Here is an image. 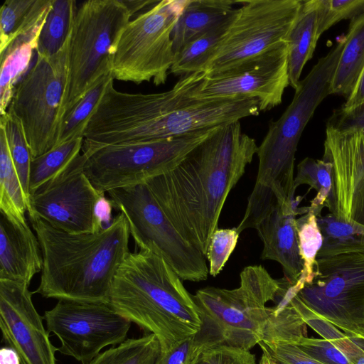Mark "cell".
I'll return each mask as SVG.
<instances>
[{
    "instance_id": "18",
    "label": "cell",
    "mask_w": 364,
    "mask_h": 364,
    "mask_svg": "<svg viewBox=\"0 0 364 364\" xmlns=\"http://www.w3.org/2000/svg\"><path fill=\"white\" fill-rule=\"evenodd\" d=\"M308 208L297 209L296 203H278L256 225L255 229L263 243L261 257L277 262L284 278L295 284L303 269L296 231V215Z\"/></svg>"
},
{
    "instance_id": "5",
    "label": "cell",
    "mask_w": 364,
    "mask_h": 364,
    "mask_svg": "<svg viewBox=\"0 0 364 364\" xmlns=\"http://www.w3.org/2000/svg\"><path fill=\"white\" fill-rule=\"evenodd\" d=\"M132 16L122 0H89L77 9L68 50L60 124L95 83L111 72L117 41Z\"/></svg>"
},
{
    "instance_id": "23",
    "label": "cell",
    "mask_w": 364,
    "mask_h": 364,
    "mask_svg": "<svg viewBox=\"0 0 364 364\" xmlns=\"http://www.w3.org/2000/svg\"><path fill=\"white\" fill-rule=\"evenodd\" d=\"M364 66V13L350 21L335 69L331 95L348 97Z\"/></svg>"
},
{
    "instance_id": "44",
    "label": "cell",
    "mask_w": 364,
    "mask_h": 364,
    "mask_svg": "<svg viewBox=\"0 0 364 364\" xmlns=\"http://www.w3.org/2000/svg\"><path fill=\"white\" fill-rule=\"evenodd\" d=\"M0 364H21L17 353L9 346L0 350Z\"/></svg>"
},
{
    "instance_id": "2",
    "label": "cell",
    "mask_w": 364,
    "mask_h": 364,
    "mask_svg": "<svg viewBox=\"0 0 364 364\" xmlns=\"http://www.w3.org/2000/svg\"><path fill=\"white\" fill-rule=\"evenodd\" d=\"M43 259L38 287L45 298L109 303L114 276L130 253L127 220L118 214L94 233H69L29 217Z\"/></svg>"
},
{
    "instance_id": "40",
    "label": "cell",
    "mask_w": 364,
    "mask_h": 364,
    "mask_svg": "<svg viewBox=\"0 0 364 364\" xmlns=\"http://www.w3.org/2000/svg\"><path fill=\"white\" fill-rule=\"evenodd\" d=\"M206 364H255V355L250 350L218 345L203 353Z\"/></svg>"
},
{
    "instance_id": "12",
    "label": "cell",
    "mask_w": 364,
    "mask_h": 364,
    "mask_svg": "<svg viewBox=\"0 0 364 364\" xmlns=\"http://www.w3.org/2000/svg\"><path fill=\"white\" fill-rule=\"evenodd\" d=\"M301 1H238L242 6L237 9L234 20L203 72L210 75L225 70L285 41Z\"/></svg>"
},
{
    "instance_id": "34",
    "label": "cell",
    "mask_w": 364,
    "mask_h": 364,
    "mask_svg": "<svg viewBox=\"0 0 364 364\" xmlns=\"http://www.w3.org/2000/svg\"><path fill=\"white\" fill-rule=\"evenodd\" d=\"M0 129L5 133L10 155L28 203L29 171L32 157L22 126L16 117L6 112L5 114L1 115Z\"/></svg>"
},
{
    "instance_id": "20",
    "label": "cell",
    "mask_w": 364,
    "mask_h": 364,
    "mask_svg": "<svg viewBox=\"0 0 364 364\" xmlns=\"http://www.w3.org/2000/svg\"><path fill=\"white\" fill-rule=\"evenodd\" d=\"M50 2L0 52V114L6 113L16 84L28 71L38 40L51 7Z\"/></svg>"
},
{
    "instance_id": "31",
    "label": "cell",
    "mask_w": 364,
    "mask_h": 364,
    "mask_svg": "<svg viewBox=\"0 0 364 364\" xmlns=\"http://www.w3.org/2000/svg\"><path fill=\"white\" fill-rule=\"evenodd\" d=\"M113 79L111 72L102 76L63 118L56 146L75 138L83 137L85 130L94 111L108 84Z\"/></svg>"
},
{
    "instance_id": "6",
    "label": "cell",
    "mask_w": 364,
    "mask_h": 364,
    "mask_svg": "<svg viewBox=\"0 0 364 364\" xmlns=\"http://www.w3.org/2000/svg\"><path fill=\"white\" fill-rule=\"evenodd\" d=\"M237 288L205 287L193 295L202 321L200 331L213 346L227 345L250 350L263 338L270 301L262 272L248 266Z\"/></svg>"
},
{
    "instance_id": "26",
    "label": "cell",
    "mask_w": 364,
    "mask_h": 364,
    "mask_svg": "<svg viewBox=\"0 0 364 364\" xmlns=\"http://www.w3.org/2000/svg\"><path fill=\"white\" fill-rule=\"evenodd\" d=\"M27 200L11 159L7 140L0 129V212L12 221L28 224Z\"/></svg>"
},
{
    "instance_id": "29",
    "label": "cell",
    "mask_w": 364,
    "mask_h": 364,
    "mask_svg": "<svg viewBox=\"0 0 364 364\" xmlns=\"http://www.w3.org/2000/svg\"><path fill=\"white\" fill-rule=\"evenodd\" d=\"M83 141V137L75 138L32 158L29 171V195L66 168L80 154Z\"/></svg>"
},
{
    "instance_id": "45",
    "label": "cell",
    "mask_w": 364,
    "mask_h": 364,
    "mask_svg": "<svg viewBox=\"0 0 364 364\" xmlns=\"http://www.w3.org/2000/svg\"><path fill=\"white\" fill-rule=\"evenodd\" d=\"M364 225V191L360 196L351 215V222Z\"/></svg>"
},
{
    "instance_id": "9",
    "label": "cell",
    "mask_w": 364,
    "mask_h": 364,
    "mask_svg": "<svg viewBox=\"0 0 364 364\" xmlns=\"http://www.w3.org/2000/svg\"><path fill=\"white\" fill-rule=\"evenodd\" d=\"M108 194L114 208L126 218L139 250L162 257L182 280L208 279L206 257L180 235L146 183L112 190Z\"/></svg>"
},
{
    "instance_id": "42",
    "label": "cell",
    "mask_w": 364,
    "mask_h": 364,
    "mask_svg": "<svg viewBox=\"0 0 364 364\" xmlns=\"http://www.w3.org/2000/svg\"><path fill=\"white\" fill-rule=\"evenodd\" d=\"M114 208L110 199L101 196L95 207V218L99 231L108 227L112 222V212Z\"/></svg>"
},
{
    "instance_id": "27",
    "label": "cell",
    "mask_w": 364,
    "mask_h": 364,
    "mask_svg": "<svg viewBox=\"0 0 364 364\" xmlns=\"http://www.w3.org/2000/svg\"><path fill=\"white\" fill-rule=\"evenodd\" d=\"M77 9L74 0H52L38 37L36 53L50 57L64 47L70 36Z\"/></svg>"
},
{
    "instance_id": "32",
    "label": "cell",
    "mask_w": 364,
    "mask_h": 364,
    "mask_svg": "<svg viewBox=\"0 0 364 364\" xmlns=\"http://www.w3.org/2000/svg\"><path fill=\"white\" fill-rule=\"evenodd\" d=\"M50 2V0H6L0 10V52Z\"/></svg>"
},
{
    "instance_id": "15",
    "label": "cell",
    "mask_w": 364,
    "mask_h": 364,
    "mask_svg": "<svg viewBox=\"0 0 364 364\" xmlns=\"http://www.w3.org/2000/svg\"><path fill=\"white\" fill-rule=\"evenodd\" d=\"M85 159L82 152L58 175L29 195V217H37L69 233L99 232L95 207L105 193L97 191L86 176Z\"/></svg>"
},
{
    "instance_id": "48",
    "label": "cell",
    "mask_w": 364,
    "mask_h": 364,
    "mask_svg": "<svg viewBox=\"0 0 364 364\" xmlns=\"http://www.w3.org/2000/svg\"><path fill=\"white\" fill-rule=\"evenodd\" d=\"M193 364H206V362L203 358V354L198 358V360Z\"/></svg>"
},
{
    "instance_id": "46",
    "label": "cell",
    "mask_w": 364,
    "mask_h": 364,
    "mask_svg": "<svg viewBox=\"0 0 364 364\" xmlns=\"http://www.w3.org/2000/svg\"><path fill=\"white\" fill-rule=\"evenodd\" d=\"M123 3L128 8L133 15L138 11L151 4H156L159 1L152 0H122Z\"/></svg>"
},
{
    "instance_id": "43",
    "label": "cell",
    "mask_w": 364,
    "mask_h": 364,
    "mask_svg": "<svg viewBox=\"0 0 364 364\" xmlns=\"http://www.w3.org/2000/svg\"><path fill=\"white\" fill-rule=\"evenodd\" d=\"M364 103V66L358 78L353 89L346 102L340 108L343 111H348Z\"/></svg>"
},
{
    "instance_id": "28",
    "label": "cell",
    "mask_w": 364,
    "mask_h": 364,
    "mask_svg": "<svg viewBox=\"0 0 364 364\" xmlns=\"http://www.w3.org/2000/svg\"><path fill=\"white\" fill-rule=\"evenodd\" d=\"M306 184L316 191V197L311 200L309 210L317 217L321 215L323 207L328 208L330 213L334 212V195L332 179V164L329 161L316 160L306 157L297 165V173L294 177V188Z\"/></svg>"
},
{
    "instance_id": "24",
    "label": "cell",
    "mask_w": 364,
    "mask_h": 364,
    "mask_svg": "<svg viewBox=\"0 0 364 364\" xmlns=\"http://www.w3.org/2000/svg\"><path fill=\"white\" fill-rule=\"evenodd\" d=\"M237 14L232 15L222 23L186 44L175 52L170 72L181 77L203 70L226 34Z\"/></svg>"
},
{
    "instance_id": "19",
    "label": "cell",
    "mask_w": 364,
    "mask_h": 364,
    "mask_svg": "<svg viewBox=\"0 0 364 364\" xmlns=\"http://www.w3.org/2000/svg\"><path fill=\"white\" fill-rule=\"evenodd\" d=\"M43 265L38 239L28 225L15 223L0 212V279L29 286Z\"/></svg>"
},
{
    "instance_id": "22",
    "label": "cell",
    "mask_w": 364,
    "mask_h": 364,
    "mask_svg": "<svg viewBox=\"0 0 364 364\" xmlns=\"http://www.w3.org/2000/svg\"><path fill=\"white\" fill-rule=\"evenodd\" d=\"M319 38L315 0L302 1L297 17L286 38L289 85L297 89L303 68L312 58Z\"/></svg>"
},
{
    "instance_id": "7",
    "label": "cell",
    "mask_w": 364,
    "mask_h": 364,
    "mask_svg": "<svg viewBox=\"0 0 364 364\" xmlns=\"http://www.w3.org/2000/svg\"><path fill=\"white\" fill-rule=\"evenodd\" d=\"M214 129L146 141L83 144L84 172L101 193L144 184L176 166Z\"/></svg>"
},
{
    "instance_id": "25",
    "label": "cell",
    "mask_w": 364,
    "mask_h": 364,
    "mask_svg": "<svg viewBox=\"0 0 364 364\" xmlns=\"http://www.w3.org/2000/svg\"><path fill=\"white\" fill-rule=\"evenodd\" d=\"M316 218L323 237L317 259L364 253V225L338 220L332 213Z\"/></svg>"
},
{
    "instance_id": "38",
    "label": "cell",
    "mask_w": 364,
    "mask_h": 364,
    "mask_svg": "<svg viewBox=\"0 0 364 364\" xmlns=\"http://www.w3.org/2000/svg\"><path fill=\"white\" fill-rule=\"evenodd\" d=\"M258 345L275 364H323L292 343L261 341Z\"/></svg>"
},
{
    "instance_id": "47",
    "label": "cell",
    "mask_w": 364,
    "mask_h": 364,
    "mask_svg": "<svg viewBox=\"0 0 364 364\" xmlns=\"http://www.w3.org/2000/svg\"><path fill=\"white\" fill-rule=\"evenodd\" d=\"M259 364H275L271 358L264 352H262Z\"/></svg>"
},
{
    "instance_id": "10",
    "label": "cell",
    "mask_w": 364,
    "mask_h": 364,
    "mask_svg": "<svg viewBox=\"0 0 364 364\" xmlns=\"http://www.w3.org/2000/svg\"><path fill=\"white\" fill-rule=\"evenodd\" d=\"M70 38L53 56L36 53L7 109L21 122L32 158L48 151L58 141Z\"/></svg>"
},
{
    "instance_id": "37",
    "label": "cell",
    "mask_w": 364,
    "mask_h": 364,
    "mask_svg": "<svg viewBox=\"0 0 364 364\" xmlns=\"http://www.w3.org/2000/svg\"><path fill=\"white\" fill-rule=\"evenodd\" d=\"M293 343L323 364H352L345 353L328 340L304 336Z\"/></svg>"
},
{
    "instance_id": "41",
    "label": "cell",
    "mask_w": 364,
    "mask_h": 364,
    "mask_svg": "<svg viewBox=\"0 0 364 364\" xmlns=\"http://www.w3.org/2000/svg\"><path fill=\"white\" fill-rule=\"evenodd\" d=\"M326 127L341 132L364 130V103L348 111L335 109Z\"/></svg>"
},
{
    "instance_id": "8",
    "label": "cell",
    "mask_w": 364,
    "mask_h": 364,
    "mask_svg": "<svg viewBox=\"0 0 364 364\" xmlns=\"http://www.w3.org/2000/svg\"><path fill=\"white\" fill-rule=\"evenodd\" d=\"M187 0L159 1L130 21L122 31L112 58L114 80L164 84L174 49L172 34Z\"/></svg>"
},
{
    "instance_id": "36",
    "label": "cell",
    "mask_w": 364,
    "mask_h": 364,
    "mask_svg": "<svg viewBox=\"0 0 364 364\" xmlns=\"http://www.w3.org/2000/svg\"><path fill=\"white\" fill-rule=\"evenodd\" d=\"M239 235L236 228L218 229L213 233L205 255L209 274L216 277L223 270L237 245Z\"/></svg>"
},
{
    "instance_id": "35",
    "label": "cell",
    "mask_w": 364,
    "mask_h": 364,
    "mask_svg": "<svg viewBox=\"0 0 364 364\" xmlns=\"http://www.w3.org/2000/svg\"><path fill=\"white\" fill-rule=\"evenodd\" d=\"M317 35L320 36L342 20H353L364 13V0H315Z\"/></svg>"
},
{
    "instance_id": "3",
    "label": "cell",
    "mask_w": 364,
    "mask_h": 364,
    "mask_svg": "<svg viewBox=\"0 0 364 364\" xmlns=\"http://www.w3.org/2000/svg\"><path fill=\"white\" fill-rule=\"evenodd\" d=\"M181 279L160 256L130 252L114 276L109 303L121 316L156 336L161 354L195 336L199 310Z\"/></svg>"
},
{
    "instance_id": "4",
    "label": "cell",
    "mask_w": 364,
    "mask_h": 364,
    "mask_svg": "<svg viewBox=\"0 0 364 364\" xmlns=\"http://www.w3.org/2000/svg\"><path fill=\"white\" fill-rule=\"evenodd\" d=\"M343 44L344 38L317 61L300 80L291 102L282 116L270 122L258 146V171L247 200V213L260 214L277 200L295 203L294 170L297 146L316 109L331 95L332 77Z\"/></svg>"
},
{
    "instance_id": "33",
    "label": "cell",
    "mask_w": 364,
    "mask_h": 364,
    "mask_svg": "<svg viewBox=\"0 0 364 364\" xmlns=\"http://www.w3.org/2000/svg\"><path fill=\"white\" fill-rule=\"evenodd\" d=\"M296 224L299 252L303 262L302 272L296 284L302 289L314 279L317 255L322 246L323 237L316 216L311 210H308L296 219Z\"/></svg>"
},
{
    "instance_id": "11",
    "label": "cell",
    "mask_w": 364,
    "mask_h": 364,
    "mask_svg": "<svg viewBox=\"0 0 364 364\" xmlns=\"http://www.w3.org/2000/svg\"><path fill=\"white\" fill-rule=\"evenodd\" d=\"M297 295L347 336L364 338V253L318 258L313 280Z\"/></svg>"
},
{
    "instance_id": "30",
    "label": "cell",
    "mask_w": 364,
    "mask_h": 364,
    "mask_svg": "<svg viewBox=\"0 0 364 364\" xmlns=\"http://www.w3.org/2000/svg\"><path fill=\"white\" fill-rule=\"evenodd\" d=\"M161 354L159 340L155 335L147 333L110 347L87 364H156Z\"/></svg>"
},
{
    "instance_id": "1",
    "label": "cell",
    "mask_w": 364,
    "mask_h": 364,
    "mask_svg": "<svg viewBox=\"0 0 364 364\" xmlns=\"http://www.w3.org/2000/svg\"><path fill=\"white\" fill-rule=\"evenodd\" d=\"M258 146L240 121L214 129L171 170L145 183L180 235L205 256L231 190Z\"/></svg>"
},
{
    "instance_id": "16",
    "label": "cell",
    "mask_w": 364,
    "mask_h": 364,
    "mask_svg": "<svg viewBox=\"0 0 364 364\" xmlns=\"http://www.w3.org/2000/svg\"><path fill=\"white\" fill-rule=\"evenodd\" d=\"M28 285L0 279V328L2 339L19 356L21 364H56L58 350L36 311Z\"/></svg>"
},
{
    "instance_id": "17",
    "label": "cell",
    "mask_w": 364,
    "mask_h": 364,
    "mask_svg": "<svg viewBox=\"0 0 364 364\" xmlns=\"http://www.w3.org/2000/svg\"><path fill=\"white\" fill-rule=\"evenodd\" d=\"M322 159L332 164L333 215L351 223L353 200L364 185V130L341 132L326 127Z\"/></svg>"
},
{
    "instance_id": "39",
    "label": "cell",
    "mask_w": 364,
    "mask_h": 364,
    "mask_svg": "<svg viewBox=\"0 0 364 364\" xmlns=\"http://www.w3.org/2000/svg\"><path fill=\"white\" fill-rule=\"evenodd\" d=\"M209 348L207 341L198 332L166 354L161 355L156 364H193Z\"/></svg>"
},
{
    "instance_id": "21",
    "label": "cell",
    "mask_w": 364,
    "mask_h": 364,
    "mask_svg": "<svg viewBox=\"0 0 364 364\" xmlns=\"http://www.w3.org/2000/svg\"><path fill=\"white\" fill-rule=\"evenodd\" d=\"M236 3L231 0H187L172 34L174 53L228 18Z\"/></svg>"
},
{
    "instance_id": "14",
    "label": "cell",
    "mask_w": 364,
    "mask_h": 364,
    "mask_svg": "<svg viewBox=\"0 0 364 364\" xmlns=\"http://www.w3.org/2000/svg\"><path fill=\"white\" fill-rule=\"evenodd\" d=\"M289 85L286 41L217 73H203L191 95L199 100L248 97L258 100L260 112L281 104Z\"/></svg>"
},
{
    "instance_id": "13",
    "label": "cell",
    "mask_w": 364,
    "mask_h": 364,
    "mask_svg": "<svg viewBox=\"0 0 364 364\" xmlns=\"http://www.w3.org/2000/svg\"><path fill=\"white\" fill-rule=\"evenodd\" d=\"M46 329L60 341L58 350L87 364L109 346L127 339L132 322L109 303L58 300L43 315Z\"/></svg>"
}]
</instances>
